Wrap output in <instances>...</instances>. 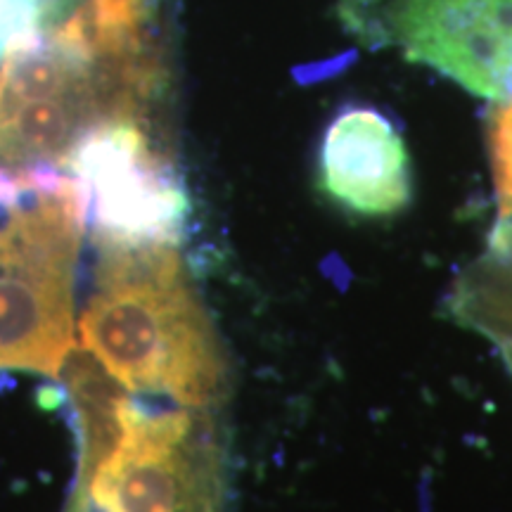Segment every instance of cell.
<instances>
[{
  "label": "cell",
  "instance_id": "10",
  "mask_svg": "<svg viewBox=\"0 0 512 512\" xmlns=\"http://www.w3.org/2000/svg\"><path fill=\"white\" fill-rule=\"evenodd\" d=\"M62 401H64L62 387H43L41 392H38V403H41L43 408H48V411H53V408L60 406Z\"/></svg>",
  "mask_w": 512,
  "mask_h": 512
},
{
  "label": "cell",
  "instance_id": "4",
  "mask_svg": "<svg viewBox=\"0 0 512 512\" xmlns=\"http://www.w3.org/2000/svg\"><path fill=\"white\" fill-rule=\"evenodd\" d=\"M74 259L0 230V368L57 375L72 347Z\"/></svg>",
  "mask_w": 512,
  "mask_h": 512
},
{
  "label": "cell",
  "instance_id": "7",
  "mask_svg": "<svg viewBox=\"0 0 512 512\" xmlns=\"http://www.w3.org/2000/svg\"><path fill=\"white\" fill-rule=\"evenodd\" d=\"M57 380L72 396L74 420L81 434V470H93L124 444V406L128 389L91 349L72 344L64 356Z\"/></svg>",
  "mask_w": 512,
  "mask_h": 512
},
{
  "label": "cell",
  "instance_id": "1",
  "mask_svg": "<svg viewBox=\"0 0 512 512\" xmlns=\"http://www.w3.org/2000/svg\"><path fill=\"white\" fill-rule=\"evenodd\" d=\"M86 347L128 389H157L183 406H214L226 392V361L188 275L100 292L79 320Z\"/></svg>",
  "mask_w": 512,
  "mask_h": 512
},
{
  "label": "cell",
  "instance_id": "8",
  "mask_svg": "<svg viewBox=\"0 0 512 512\" xmlns=\"http://www.w3.org/2000/svg\"><path fill=\"white\" fill-rule=\"evenodd\" d=\"M55 0H0V57L34 48L46 34Z\"/></svg>",
  "mask_w": 512,
  "mask_h": 512
},
{
  "label": "cell",
  "instance_id": "2",
  "mask_svg": "<svg viewBox=\"0 0 512 512\" xmlns=\"http://www.w3.org/2000/svg\"><path fill=\"white\" fill-rule=\"evenodd\" d=\"M64 166L86 192V226L110 245H178L188 192L174 162L152 143L145 114L112 117L76 140Z\"/></svg>",
  "mask_w": 512,
  "mask_h": 512
},
{
  "label": "cell",
  "instance_id": "6",
  "mask_svg": "<svg viewBox=\"0 0 512 512\" xmlns=\"http://www.w3.org/2000/svg\"><path fill=\"white\" fill-rule=\"evenodd\" d=\"M448 311L494 344L512 373V219H498L489 245L458 275Z\"/></svg>",
  "mask_w": 512,
  "mask_h": 512
},
{
  "label": "cell",
  "instance_id": "5",
  "mask_svg": "<svg viewBox=\"0 0 512 512\" xmlns=\"http://www.w3.org/2000/svg\"><path fill=\"white\" fill-rule=\"evenodd\" d=\"M320 190L349 214L370 219L406 209L411 159L392 121L373 107H344L320 145Z\"/></svg>",
  "mask_w": 512,
  "mask_h": 512
},
{
  "label": "cell",
  "instance_id": "3",
  "mask_svg": "<svg viewBox=\"0 0 512 512\" xmlns=\"http://www.w3.org/2000/svg\"><path fill=\"white\" fill-rule=\"evenodd\" d=\"M394 34L411 60L465 91L512 95V0H399Z\"/></svg>",
  "mask_w": 512,
  "mask_h": 512
},
{
  "label": "cell",
  "instance_id": "9",
  "mask_svg": "<svg viewBox=\"0 0 512 512\" xmlns=\"http://www.w3.org/2000/svg\"><path fill=\"white\" fill-rule=\"evenodd\" d=\"M489 152L498 219H512V95L498 100L489 117Z\"/></svg>",
  "mask_w": 512,
  "mask_h": 512
}]
</instances>
